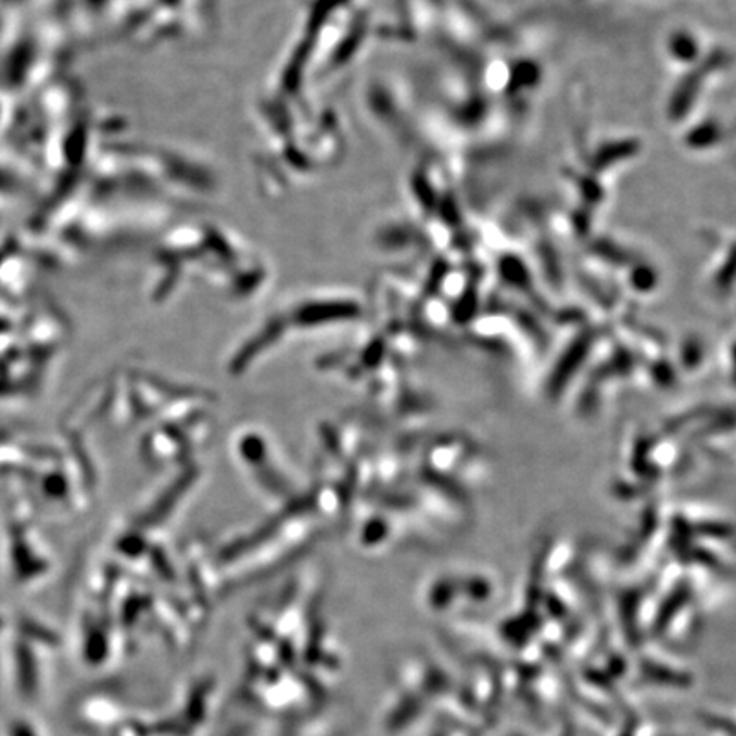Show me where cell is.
Masks as SVG:
<instances>
[{
    "label": "cell",
    "mask_w": 736,
    "mask_h": 736,
    "mask_svg": "<svg viewBox=\"0 0 736 736\" xmlns=\"http://www.w3.org/2000/svg\"><path fill=\"white\" fill-rule=\"evenodd\" d=\"M241 468L265 498L274 499L281 511L307 510V491L293 480L285 460L263 433H242L236 442Z\"/></svg>",
    "instance_id": "cell-1"
}]
</instances>
